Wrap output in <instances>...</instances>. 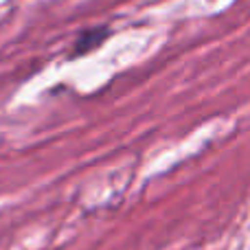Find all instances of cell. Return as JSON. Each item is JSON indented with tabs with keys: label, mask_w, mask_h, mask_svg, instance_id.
Masks as SVG:
<instances>
[{
	"label": "cell",
	"mask_w": 250,
	"mask_h": 250,
	"mask_svg": "<svg viewBox=\"0 0 250 250\" xmlns=\"http://www.w3.org/2000/svg\"><path fill=\"white\" fill-rule=\"evenodd\" d=\"M110 35L108 26H95V29H88L83 31V33H79L77 38V44H75V55H86L88 51H92V48H97L99 44L105 42V38Z\"/></svg>",
	"instance_id": "6da1fadb"
}]
</instances>
